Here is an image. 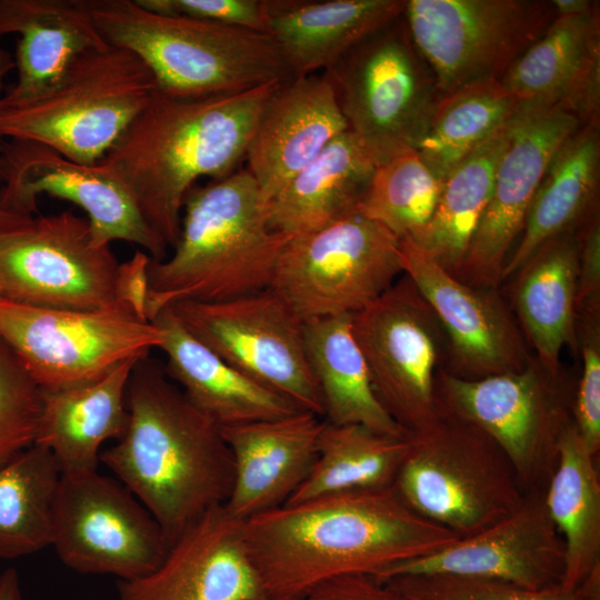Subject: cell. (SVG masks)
Masks as SVG:
<instances>
[{
	"mask_svg": "<svg viewBox=\"0 0 600 600\" xmlns=\"http://www.w3.org/2000/svg\"><path fill=\"white\" fill-rule=\"evenodd\" d=\"M404 0H264L266 32L292 78L332 67L360 41L398 19Z\"/></svg>",
	"mask_w": 600,
	"mask_h": 600,
	"instance_id": "obj_25",
	"label": "cell"
},
{
	"mask_svg": "<svg viewBox=\"0 0 600 600\" xmlns=\"http://www.w3.org/2000/svg\"><path fill=\"white\" fill-rule=\"evenodd\" d=\"M156 91L146 64L109 44L78 59L40 97L0 107V137L39 143L76 162L96 164Z\"/></svg>",
	"mask_w": 600,
	"mask_h": 600,
	"instance_id": "obj_6",
	"label": "cell"
},
{
	"mask_svg": "<svg viewBox=\"0 0 600 600\" xmlns=\"http://www.w3.org/2000/svg\"><path fill=\"white\" fill-rule=\"evenodd\" d=\"M263 600H281L342 574L378 576L461 537L413 511L393 484L284 503L242 521Z\"/></svg>",
	"mask_w": 600,
	"mask_h": 600,
	"instance_id": "obj_1",
	"label": "cell"
},
{
	"mask_svg": "<svg viewBox=\"0 0 600 600\" xmlns=\"http://www.w3.org/2000/svg\"><path fill=\"white\" fill-rule=\"evenodd\" d=\"M600 56L599 4L578 16H556L508 69L502 87L519 102L562 106L590 61Z\"/></svg>",
	"mask_w": 600,
	"mask_h": 600,
	"instance_id": "obj_33",
	"label": "cell"
},
{
	"mask_svg": "<svg viewBox=\"0 0 600 600\" xmlns=\"http://www.w3.org/2000/svg\"><path fill=\"white\" fill-rule=\"evenodd\" d=\"M393 487L413 511L461 538L509 516L524 496L502 450L442 408L433 423L411 433Z\"/></svg>",
	"mask_w": 600,
	"mask_h": 600,
	"instance_id": "obj_7",
	"label": "cell"
},
{
	"mask_svg": "<svg viewBox=\"0 0 600 600\" xmlns=\"http://www.w3.org/2000/svg\"><path fill=\"white\" fill-rule=\"evenodd\" d=\"M82 1L104 40L138 57L161 94L239 93L292 78L267 32L159 14L137 0Z\"/></svg>",
	"mask_w": 600,
	"mask_h": 600,
	"instance_id": "obj_5",
	"label": "cell"
},
{
	"mask_svg": "<svg viewBox=\"0 0 600 600\" xmlns=\"http://www.w3.org/2000/svg\"><path fill=\"white\" fill-rule=\"evenodd\" d=\"M126 400V431L99 460L147 508L170 546L226 503L232 454L221 428L147 357L131 372Z\"/></svg>",
	"mask_w": 600,
	"mask_h": 600,
	"instance_id": "obj_2",
	"label": "cell"
},
{
	"mask_svg": "<svg viewBox=\"0 0 600 600\" xmlns=\"http://www.w3.org/2000/svg\"><path fill=\"white\" fill-rule=\"evenodd\" d=\"M556 16H578L593 10L598 2L589 0H552Z\"/></svg>",
	"mask_w": 600,
	"mask_h": 600,
	"instance_id": "obj_48",
	"label": "cell"
},
{
	"mask_svg": "<svg viewBox=\"0 0 600 600\" xmlns=\"http://www.w3.org/2000/svg\"><path fill=\"white\" fill-rule=\"evenodd\" d=\"M579 266L576 308L578 316H600V223L592 210L577 233Z\"/></svg>",
	"mask_w": 600,
	"mask_h": 600,
	"instance_id": "obj_43",
	"label": "cell"
},
{
	"mask_svg": "<svg viewBox=\"0 0 600 600\" xmlns=\"http://www.w3.org/2000/svg\"><path fill=\"white\" fill-rule=\"evenodd\" d=\"M402 271L430 304L448 339L446 371L464 379L520 371L533 358L496 289L469 286L410 238L400 239Z\"/></svg>",
	"mask_w": 600,
	"mask_h": 600,
	"instance_id": "obj_19",
	"label": "cell"
},
{
	"mask_svg": "<svg viewBox=\"0 0 600 600\" xmlns=\"http://www.w3.org/2000/svg\"><path fill=\"white\" fill-rule=\"evenodd\" d=\"M1 169L0 203L7 209L33 216L40 196L66 200L86 211L97 244L121 240L140 246L154 261L167 257V243L103 163L82 164L46 146L10 140L3 141Z\"/></svg>",
	"mask_w": 600,
	"mask_h": 600,
	"instance_id": "obj_17",
	"label": "cell"
},
{
	"mask_svg": "<svg viewBox=\"0 0 600 600\" xmlns=\"http://www.w3.org/2000/svg\"><path fill=\"white\" fill-rule=\"evenodd\" d=\"M402 16L443 97L500 81L556 12L551 1L541 0H408Z\"/></svg>",
	"mask_w": 600,
	"mask_h": 600,
	"instance_id": "obj_11",
	"label": "cell"
},
{
	"mask_svg": "<svg viewBox=\"0 0 600 600\" xmlns=\"http://www.w3.org/2000/svg\"><path fill=\"white\" fill-rule=\"evenodd\" d=\"M442 183L416 150H403L376 166L360 211L399 239L413 238L430 220Z\"/></svg>",
	"mask_w": 600,
	"mask_h": 600,
	"instance_id": "obj_38",
	"label": "cell"
},
{
	"mask_svg": "<svg viewBox=\"0 0 600 600\" xmlns=\"http://www.w3.org/2000/svg\"><path fill=\"white\" fill-rule=\"evenodd\" d=\"M561 106L519 103L498 161L491 196L456 276L478 288L497 289L516 238L556 151L580 127Z\"/></svg>",
	"mask_w": 600,
	"mask_h": 600,
	"instance_id": "obj_18",
	"label": "cell"
},
{
	"mask_svg": "<svg viewBox=\"0 0 600 600\" xmlns=\"http://www.w3.org/2000/svg\"><path fill=\"white\" fill-rule=\"evenodd\" d=\"M3 139L0 137V178H1V154ZM34 216L18 213L7 209L0 203V238L17 231L29 223Z\"/></svg>",
	"mask_w": 600,
	"mask_h": 600,
	"instance_id": "obj_46",
	"label": "cell"
},
{
	"mask_svg": "<svg viewBox=\"0 0 600 600\" xmlns=\"http://www.w3.org/2000/svg\"><path fill=\"white\" fill-rule=\"evenodd\" d=\"M118 266L110 246L94 242L87 218L72 211L33 217L0 238V299L52 309L122 308Z\"/></svg>",
	"mask_w": 600,
	"mask_h": 600,
	"instance_id": "obj_15",
	"label": "cell"
},
{
	"mask_svg": "<svg viewBox=\"0 0 600 600\" xmlns=\"http://www.w3.org/2000/svg\"><path fill=\"white\" fill-rule=\"evenodd\" d=\"M0 26L19 34L17 81L0 107L40 97L82 56L109 46L82 0H0Z\"/></svg>",
	"mask_w": 600,
	"mask_h": 600,
	"instance_id": "obj_24",
	"label": "cell"
},
{
	"mask_svg": "<svg viewBox=\"0 0 600 600\" xmlns=\"http://www.w3.org/2000/svg\"><path fill=\"white\" fill-rule=\"evenodd\" d=\"M582 370L574 396L573 420L591 454L600 450V316H578Z\"/></svg>",
	"mask_w": 600,
	"mask_h": 600,
	"instance_id": "obj_41",
	"label": "cell"
},
{
	"mask_svg": "<svg viewBox=\"0 0 600 600\" xmlns=\"http://www.w3.org/2000/svg\"><path fill=\"white\" fill-rule=\"evenodd\" d=\"M376 166L362 142L344 131L266 204L270 229L297 236L359 211Z\"/></svg>",
	"mask_w": 600,
	"mask_h": 600,
	"instance_id": "obj_28",
	"label": "cell"
},
{
	"mask_svg": "<svg viewBox=\"0 0 600 600\" xmlns=\"http://www.w3.org/2000/svg\"><path fill=\"white\" fill-rule=\"evenodd\" d=\"M323 419L310 411L221 428L233 460V482L223 504L246 521L284 504L309 476Z\"/></svg>",
	"mask_w": 600,
	"mask_h": 600,
	"instance_id": "obj_23",
	"label": "cell"
},
{
	"mask_svg": "<svg viewBox=\"0 0 600 600\" xmlns=\"http://www.w3.org/2000/svg\"><path fill=\"white\" fill-rule=\"evenodd\" d=\"M61 474L54 456L37 443L0 466V559H17L52 544Z\"/></svg>",
	"mask_w": 600,
	"mask_h": 600,
	"instance_id": "obj_36",
	"label": "cell"
},
{
	"mask_svg": "<svg viewBox=\"0 0 600 600\" xmlns=\"http://www.w3.org/2000/svg\"><path fill=\"white\" fill-rule=\"evenodd\" d=\"M599 128L580 126L553 154L530 206L521 239L508 257L502 281L548 240L574 230L594 210L599 186Z\"/></svg>",
	"mask_w": 600,
	"mask_h": 600,
	"instance_id": "obj_30",
	"label": "cell"
},
{
	"mask_svg": "<svg viewBox=\"0 0 600 600\" xmlns=\"http://www.w3.org/2000/svg\"><path fill=\"white\" fill-rule=\"evenodd\" d=\"M118 600H263L242 521L223 506L188 527L149 573L118 581Z\"/></svg>",
	"mask_w": 600,
	"mask_h": 600,
	"instance_id": "obj_21",
	"label": "cell"
},
{
	"mask_svg": "<svg viewBox=\"0 0 600 600\" xmlns=\"http://www.w3.org/2000/svg\"><path fill=\"white\" fill-rule=\"evenodd\" d=\"M452 574L540 591L561 588L564 543L548 511L544 492L523 496L509 516L427 557L396 564L376 578Z\"/></svg>",
	"mask_w": 600,
	"mask_h": 600,
	"instance_id": "obj_20",
	"label": "cell"
},
{
	"mask_svg": "<svg viewBox=\"0 0 600 600\" xmlns=\"http://www.w3.org/2000/svg\"><path fill=\"white\" fill-rule=\"evenodd\" d=\"M400 273V239L359 210L292 236L270 288L304 322L363 310Z\"/></svg>",
	"mask_w": 600,
	"mask_h": 600,
	"instance_id": "obj_10",
	"label": "cell"
},
{
	"mask_svg": "<svg viewBox=\"0 0 600 600\" xmlns=\"http://www.w3.org/2000/svg\"><path fill=\"white\" fill-rule=\"evenodd\" d=\"M410 436L392 437L362 424L323 420L314 464L286 503L360 488L393 484L408 453Z\"/></svg>",
	"mask_w": 600,
	"mask_h": 600,
	"instance_id": "obj_35",
	"label": "cell"
},
{
	"mask_svg": "<svg viewBox=\"0 0 600 600\" xmlns=\"http://www.w3.org/2000/svg\"><path fill=\"white\" fill-rule=\"evenodd\" d=\"M441 408L484 432L509 460L523 494L546 492L559 462V442L573 420L574 398L562 376L536 358L520 371L464 379L438 371Z\"/></svg>",
	"mask_w": 600,
	"mask_h": 600,
	"instance_id": "obj_9",
	"label": "cell"
},
{
	"mask_svg": "<svg viewBox=\"0 0 600 600\" xmlns=\"http://www.w3.org/2000/svg\"><path fill=\"white\" fill-rule=\"evenodd\" d=\"M348 130L323 76L280 82L258 118L246 158L267 204L339 134Z\"/></svg>",
	"mask_w": 600,
	"mask_h": 600,
	"instance_id": "obj_22",
	"label": "cell"
},
{
	"mask_svg": "<svg viewBox=\"0 0 600 600\" xmlns=\"http://www.w3.org/2000/svg\"><path fill=\"white\" fill-rule=\"evenodd\" d=\"M353 337L377 398L408 432L421 431L441 413L436 392L448 339L430 304L402 273L384 293L351 316Z\"/></svg>",
	"mask_w": 600,
	"mask_h": 600,
	"instance_id": "obj_12",
	"label": "cell"
},
{
	"mask_svg": "<svg viewBox=\"0 0 600 600\" xmlns=\"http://www.w3.org/2000/svg\"><path fill=\"white\" fill-rule=\"evenodd\" d=\"M596 456L572 420L559 442V462L544 500L564 543L561 590L572 593L600 568V480Z\"/></svg>",
	"mask_w": 600,
	"mask_h": 600,
	"instance_id": "obj_32",
	"label": "cell"
},
{
	"mask_svg": "<svg viewBox=\"0 0 600 600\" xmlns=\"http://www.w3.org/2000/svg\"><path fill=\"white\" fill-rule=\"evenodd\" d=\"M51 546L68 568L119 581L149 573L169 548L147 508L119 480L97 469L61 474Z\"/></svg>",
	"mask_w": 600,
	"mask_h": 600,
	"instance_id": "obj_16",
	"label": "cell"
},
{
	"mask_svg": "<svg viewBox=\"0 0 600 600\" xmlns=\"http://www.w3.org/2000/svg\"><path fill=\"white\" fill-rule=\"evenodd\" d=\"M510 120L444 178L430 220L410 238L454 277L488 206Z\"/></svg>",
	"mask_w": 600,
	"mask_h": 600,
	"instance_id": "obj_34",
	"label": "cell"
},
{
	"mask_svg": "<svg viewBox=\"0 0 600 600\" xmlns=\"http://www.w3.org/2000/svg\"><path fill=\"white\" fill-rule=\"evenodd\" d=\"M0 337L42 390L101 378L124 361L159 348L157 324L122 308L68 310L0 299Z\"/></svg>",
	"mask_w": 600,
	"mask_h": 600,
	"instance_id": "obj_13",
	"label": "cell"
},
{
	"mask_svg": "<svg viewBox=\"0 0 600 600\" xmlns=\"http://www.w3.org/2000/svg\"><path fill=\"white\" fill-rule=\"evenodd\" d=\"M0 600H22L18 572L8 568L0 574Z\"/></svg>",
	"mask_w": 600,
	"mask_h": 600,
	"instance_id": "obj_47",
	"label": "cell"
},
{
	"mask_svg": "<svg viewBox=\"0 0 600 600\" xmlns=\"http://www.w3.org/2000/svg\"><path fill=\"white\" fill-rule=\"evenodd\" d=\"M162 334L168 377L190 402L220 428L277 419L300 409L288 398L251 380L194 338L170 308L151 321Z\"/></svg>",
	"mask_w": 600,
	"mask_h": 600,
	"instance_id": "obj_26",
	"label": "cell"
},
{
	"mask_svg": "<svg viewBox=\"0 0 600 600\" xmlns=\"http://www.w3.org/2000/svg\"><path fill=\"white\" fill-rule=\"evenodd\" d=\"M351 131L377 164L417 150L440 100L403 16L373 32L322 72Z\"/></svg>",
	"mask_w": 600,
	"mask_h": 600,
	"instance_id": "obj_8",
	"label": "cell"
},
{
	"mask_svg": "<svg viewBox=\"0 0 600 600\" xmlns=\"http://www.w3.org/2000/svg\"><path fill=\"white\" fill-rule=\"evenodd\" d=\"M42 389L0 337V466L34 444Z\"/></svg>",
	"mask_w": 600,
	"mask_h": 600,
	"instance_id": "obj_39",
	"label": "cell"
},
{
	"mask_svg": "<svg viewBox=\"0 0 600 600\" xmlns=\"http://www.w3.org/2000/svg\"><path fill=\"white\" fill-rule=\"evenodd\" d=\"M408 600H582L561 588L531 591L499 581L452 574H402L384 579Z\"/></svg>",
	"mask_w": 600,
	"mask_h": 600,
	"instance_id": "obj_40",
	"label": "cell"
},
{
	"mask_svg": "<svg viewBox=\"0 0 600 600\" xmlns=\"http://www.w3.org/2000/svg\"><path fill=\"white\" fill-rule=\"evenodd\" d=\"M291 237L270 229L247 169L194 184L183 200L171 256L151 259L148 320L181 301L220 302L270 288Z\"/></svg>",
	"mask_w": 600,
	"mask_h": 600,
	"instance_id": "obj_4",
	"label": "cell"
},
{
	"mask_svg": "<svg viewBox=\"0 0 600 600\" xmlns=\"http://www.w3.org/2000/svg\"><path fill=\"white\" fill-rule=\"evenodd\" d=\"M281 600H408L374 576L353 573L320 581L304 591Z\"/></svg>",
	"mask_w": 600,
	"mask_h": 600,
	"instance_id": "obj_44",
	"label": "cell"
},
{
	"mask_svg": "<svg viewBox=\"0 0 600 600\" xmlns=\"http://www.w3.org/2000/svg\"><path fill=\"white\" fill-rule=\"evenodd\" d=\"M519 102L500 81H481L440 98L429 128L417 148L427 167L441 180L498 130Z\"/></svg>",
	"mask_w": 600,
	"mask_h": 600,
	"instance_id": "obj_37",
	"label": "cell"
},
{
	"mask_svg": "<svg viewBox=\"0 0 600 600\" xmlns=\"http://www.w3.org/2000/svg\"><path fill=\"white\" fill-rule=\"evenodd\" d=\"M306 354L331 424H362L380 433L411 436L383 408L373 390L363 354L353 337L351 316L303 322Z\"/></svg>",
	"mask_w": 600,
	"mask_h": 600,
	"instance_id": "obj_31",
	"label": "cell"
},
{
	"mask_svg": "<svg viewBox=\"0 0 600 600\" xmlns=\"http://www.w3.org/2000/svg\"><path fill=\"white\" fill-rule=\"evenodd\" d=\"M139 360L124 361L87 383L42 390L34 443L54 456L62 473L96 470L101 446L123 434L129 418L127 388Z\"/></svg>",
	"mask_w": 600,
	"mask_h": 600,
	"instance_id": "obj_27",
	"label": "cell"
},
{
	"mask_svg": "<svg viewBox=\"0 0 600 600\" xmlns=\"http://www.w3.org/2000/svg\"><path fill=\"white\" fill-rule=\"evenodd\" d=\"M168 308L238 371L323 417L322 397L306 354L303 321L271 288L227 301H181Z\"/></svg>",
	"mask_w": 600,
	"mask_h": 600,
	"instance_id": "obj_14",
	"label": "cell"
},
{
	"mask_svg": "<svg viewBox=\"0 0 600 600\" xmlns=\"http://www.w3.org/2000/svg\"><path fill=\"white\" fill-rule=\"evenodd\" d=\"M280 82L201 98L156 91L100 161L168 247L179 238L187 192L201 177L218 180L238 170L260 112Z\"/></svg>",
	"mask_w": 600,
	"mask_h": 600,
	"instance_id": "obj_3",
	"label": "cell"
},
{
	"mask_svg": "<svg viewBox=\"0 0 600 600\" xmlns=\"http://www.w3.org/2000/svg\"><path fill=\"white\" fill-rule=\"evenodd\" d=\"M578 238L574 230L546 241L517 271L513 303L538 362L561 377L564 347L576 348Z\"/></svg>",
	"mask_w": 600,
	"mask_h": 600,
	"instance_id": "obj_29",
	"label": "cell"
},
{
	"mask_svg": "<svg viewBox=\"0 0 600 600\" xmlns=\"http://www.w3.org/2000/svg\"><path fill=\"white\" fill-rule=\"evenodd\" d=\"M166 16H181L266 32L264 0H137Z\"/></svg>",
	"mask_w": 600,
	"mask_h": 600,
	"instance_id": "obj_42",
	"label": "cell"
},
{
	"mask_svg": "<svg viewBox=\"0 0 600 600\" xmlns=\"http://www.w3.org/2000/svg\"><path fill=\"white\" fill-rule=\"evenodd\" d=\"M8 34L7 30L0 26V99L2 98V90L4 84V79L7 74L16 68L14 59L11 53L7 51L1 43V39Z\"/></svg>",
	"mask_w": 600,
	"mask_h": 600,
	"instance_id": "obj_49",
	"label": "cell"
},
{
	"mask_svg": "<svg viewBox=\"0 0 600 600\" xmlns=\"http://www.w3.org/2000/svg\"><path fill=\"white\" fill-rule=\"evenodd\" d=\"M151 257L137 250L127 261L119 263L116 276V297L118 303L142 321L147 318L149 294V266Z\"/></svg>",
	"mask_w": 600,
	"mask_h": 600,
	"instance_id": "obj_45",
	"label": "cell"
}]
</instances>
